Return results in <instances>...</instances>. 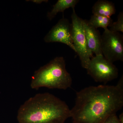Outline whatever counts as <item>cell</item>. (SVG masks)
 I'll list each match as a JSON object with an SVG mask.
<instances>
[{"mask_svg":"<svg viewBox=\"0 0 123 123\" xmlns=\"http://www.w3.org/2000/svg\"><path fill=\"white\" fill-rule=\"evenodd\" d=\"M123 106L122 76L116 85L91 86L77 92L70 117L74 123H104Z\"/></svg>","mask_w":123,"mask_h":123,"instance_id":"1","label":"cell"},{"mask_svg":"<svg viewBox=\"0 0 123 123\" xmlns=\"http://www.w3.org/2000/svg\"><path fill=\"white\" fill-rule=\"evenodd\" d=\"M70 109L65 102L50 93L31 97L18 110V123H64L70 117Z\"/></svg>","mask_w":123,"mask_h":123,"instance_id":"2","label":"cell"},{"mask_svg":"<svg viewBox=\"0 0 123 123\" xmlns=\"http://www.w3.org/2000/svg\"><path fill=\"white\" fill-rule=\"evenodd\" d=\"M72 79L66 68L64 57H56L36 70L31 77V88L37 90L49 89H67L71 87Z\"/></svg>","mask_w":123,"mask_h":123,"instance_id":"3","label":"cell"},{"mask_svg":"<svg viewBox=\"0 0 123 123\" xmlns=\"http://www.w3.org/2000/svg\"><path fill=\"white\" fill-rule=\"evenodd\" d=\"M72 18V36L73 44L79 57L82 68L86 69L91 59L93 57L88 50L83 23L82 19L73 9Z\"/></svg>","mask_w":123,"mask_h":123,"instance_id":"4","label":"cell"},{"mask_svg":"<svg viewBox=\"0 0 123 123\" xmlns=\"http://www.w3.org/2000/svg\"><path fill=\"white\" fill-rule=\"evenodd\" d=\"M87 73L95 81L106 84L118 76V70L103 55L93 56L86 68Z\"/></svg>","mask_w":123,"mask_h":123,"instance_id":"5","label":"cell"},{"mask_svg":"<svg viewBox=\"0 0 123 123\" xmlns=\"http://www.w3.org/2000/svg\"><path fill=\"white\" fill-rule=\"evenodd\" d=\"M101 50L103 55L111 62L123 61V35L108 29L104 30L101 35Z\"/></svg>","mask_w":123,"mask_h":123,"instance_id":"6","label":"cell"},{"mask_svg":"<svg viewBox=\"0 0 123 123\" xmlns=\"http://www.w3.org/2000/svg\"><path fill=\"white\" fill-rule=\"evenodd\" d=\"M47 43H60L66 44L75 52L72 36V24L63 17L49 31L44 38Z\"/></svg>","mask_w":123,"mask_h":123,"instance_id":"7","label":"cell"},{"mask_svg":"<svg viewBox=\"0 0 123 123\" xmlns=\"http://www.w3.org/2000/svg\"><path fill=\"white\" fill-rule=\"evenodd\" d=\"M84 30L88 50L93 55H102L101 50V35L98 29L94 28L88 20H83Z\"/></svg>","mask_w":123,"mask_h":123,"instance_id":"8","label":"cell"},{"mask_svg":"<svg viewBox=\"0 0 123 123\" xmlns=\"http://www.w3.org/2000/svg\"><path fill=\"white\" fill-rule=\"evenodd\" d=\"M92 12L94 15L111 18L116 13V9L112 2L106 0H99L92 7Z\"/></svg>","mask_w":123,"mask_h":123,"instance_id":"9","label":"cell"},{"mask_svg":"<svg viewBox=\"0 0 123 123\" xmlns=\"http://www.w3.org/2000/svg\"><path fill=\"white\" fill-rule=\"evenodd\" d=\"M78 0H58L53 6V8L47 14V17L51 21L59 12H64L65 10L69 8L75 9L76 6L79 2Z\"/></svg>","mask_w":123,"mask_h":123,"instance_id":"10","label":"cell"},{"mask_svg":"<svg viewBox=\"0 0 123 123\" xmlns=\"http://www.w3.org/2000/svg\"><path fill=\"white\" fill-rule=\"evenodd\" d=\"M88 22L96 29L102 28L105 30L108 29V27L111 26L113 22V20L111 18L93 14Z\"/></svg>","mask_w":123,"mask_h":123,"instance_id":"11","label":"cell"},{"mask_svg":"<svg viewBox=\"0 0 123 123\" xmlns=\"http://www.w3.org/2000/svg\"><path fill=\"white\" fill-rule=\"evenodd\" d=\"M110 30L113 32H123V13L121 12L117 17V21L113 22L110 27Z\"/></svg>","mask_w":123,"mask_h":123,"instance_id":"12","label":"cell"},{"mask_svg":"<svg viewBox=\"0 0 123 123\" xmlns=\"http://www.w3.org/2000/svg\"><path fill=\"white\" fill-rule=\"evenodd\" d=\"M104 123H121L119 120L118 117L116 114L111 115L109 116Z\"/></svg>","mask_w":123,"mask_h":123,"instance_id":"13","label":"cell"},{"mask_svg":"<svg viewBox=\"0 0 123 123\" xmlns=\"http://www.w3.org/2000/svg\"><path fill=\"white\" fill-rule=\"evenodd\" d=\"M27 1H31V2H33L34 3H35L36 4H41L42 2H47L48 1V0H29Z\"/></svg>","mask_w":123,"mask_h":123,"instance_id":"14","label":"cell"},{"mask_svg":"<svg viewBox=\"0 0 123 123\" xmlns=\"http://www.w3.org/2000/svg\"><path fill=\"white\" fill-rule=\"evenodd\" d=\"M119 120L121 123H123V114L121 113L119 116L118 117Z\"/></svg>","mask_w":123,"mask_h":123,"instance_id":"15","label":"cell"}]
</instances>
